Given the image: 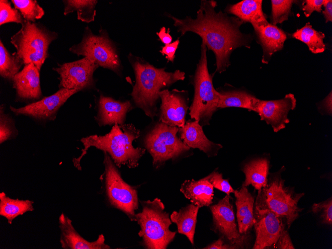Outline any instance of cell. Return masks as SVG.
Returning <instances> with one entry per match:
<instances>
[{
    "instance_id": "9a60e30c",
    "label": "cell",
    "mask_w": 332,
    "mask_h": 249,
    "mask_svg": "<svg viewBox=\"0 0 332 249\" xmlns=\"http://www.w3.org/2000/svg\"><path fill=\"white\" fill-rule=\"evenodd\" d=\"M296 99L294 94L289 93L282 99L274 100H259L255 109L261 120L271 125L273 131L277 132L284 129L290 120L289 111L294 109Z\"/></svg>"
},
{
    "instance_id": "44dd1931",
    "label": "cell",
    "mask_w": 332,
    "mask_h": 249,
    "mask_svg": "<svg viewBox=\"0 0 332 249\" xmlns=\"http://www.w3.org/2000/svg\"><path fill=\"white\" fill-rule=\"evenodd\" d=\"M234 193L236 198L235 204L239 231L242 235H248L254 223V197L247 187L243 185Z\"/></svg>"
},
{
    "instance_id": "9c48e42d",
    "label": "cell",
    "mask_w": 332,
    "mask_h": 249,
    "mask_svg": "<svg viewBox=\"0 0 332 249\" xmlns=\"http://www.w3.org/2000/svg\"><path fill=\"white\" fill-rule=\"evenodd\" d=\"M178 131L177 127L160 122L146 136L145 145L153 158V165L156 168L190 149L177 136Z\"/></svg>"
},
{
    "instance_id": "4fadbf2b",
    "label": "cell",
    "mask_w": 332,
    "mask_h": 249,
    "mask_svg": "<svg viewBox=\"0 0 332 249\" xmlns=\"http://www.w3.org/2000/svg\"><path fill=\"white\" fill-rule=\"evenodd\" d=\"M99 65L87 57L54 68L60 75V87L78 91L94 85L93 73Z\"/></svg>"
},
{
    "instance_id": "f1b7e54d",
    "label": "cell",
    "mask_w": 332,
    "mask_h": 249,
    "mask_svg": "<svg viewBox=\"0 0 332 249\" xmlns=\"http://www.w3.org/2000/svg\"><path fill=\"white\" fill-rule=\"evenodd\" d=\"M293 37L305 43L312 53H321L325 51L326 45L324 42L325 35L313 28L310 23H307L302 28L298 29L293 35Z\"/></svg>"
},
{
    "instance_id": "5b68a950",
    "label": "cell",
    "mask_w": 332,
    "mask_h": 249,
    "mask_svg": "<svg viewBox=\"0 0 332 249\" xmlns=\"http://www.w3.org/2000/svg\"><path fill=\"white\" fill-rule=\"evenodd\" d=\"M280 173L272 174L266 185L258 191L256 201L280 217L289 229L303 210L298 206L304 193H296L287 187Z\"/></svg>"
},
{
    "instance_id": "7402d4cb",
    "label": "cell",
    "mask_w": 332,
    "mask_h": 249,
    "mask_svg": "<svg viewBox=\"0 0 332 249\" xmlns=\"http://www.w3.org/2000/svg\"><path fill=\"white\" fill-rule=\"evenodd\" d=\"M261 0H244L228 6V12L243 21L250 22L253 28L267 25L269 23L262 9Z\"/></svg>"
},
{
    "instance_id": "30bf717a",
    "label": "cell",
    "mask_w": 332,
    "mask_h": 249,
    "mask_svg": "<svg viewBox=\"0 0 332 249\" xmlns=\"http://www.w3.org/2000/svg\"><path fill=\"white\" fill-rule=\"evenodd\" d=\"M104 154L105 186L109 201L131 221H135V212L139 206L137 191L123 180L110 156L106 153Z\"/></svg>"
},
{
    "instance_id": "4dcf8cb0",
    "label": "cell",
    "mask_w": 332,
    "mask_h": 249,
    "mask_svg": "<svg viewBox=\"0 0 332 249\" xmlns=\"http://www.w3.org/2000/svg\"><path fill=\"white\" fill-rule=\"evenodd\" d=\"M24 64L16 53L10 54L0 41V75L3 78L12 80Z\"/></svg>"
},
{
    "instance_id": "484cf974",
    "label": "cell",
    "mask_w": 332,
    "mask_h": 249,
    "mask_svg": "<svg viewBox=\"0 0 332 249\" xmlns=\"http://www.w3.org/2000/svg\"><path fill=\"white\" fill-rule=\"evenodd\" d=\"M199 208L192 203L181 208L178 211H173L170 216L171 221L176 224L178 232L185 235L192 245L194 244L197 216Z\"/></svg>"
},
{
    "instance_id": "1f68e13d",
    "label": "cell",
    "mask_w": 332,
    "mask_h": 249,
    "mask_svg": "<svg viewBox=\"0 0 332 249\" xmlns=\"http://www.w3.org/2000/svg\"><path fill=\"white\" fill-rule=\"evenodd\" d=\"M11 1L26 21L34 22L44 15L43 9L35 0H12Z\"/></svg>"
},
{
    "instance_id": "6da1fadb",
    "label": "cell",
    "mask_w": 332,
    "mask_h": 249,
    "mask_svg": "<svg viewBox=\"0 0 332 249\" xmlns=\"http://www.w3.org/2000/svg\"><path fill=\"white\" fill-rule=\"evenodd\" d=\"M214 0L201 1L195 18L186 17L179 19L168 14L174 21L177 31L184 35L192 32L199 35L206 47L215 54L216 70L219 73L230 65V57L235 49L242 46L250 47L251 37L240 31L244 23L237 17H230L221 10L216 12Z\"/></svg>"
},
{
    "instance_id": "8fae6325",
    "label": "cell",
    "mask_w": 332,
    "mask_h": 249,
    "mask_svg": "<svg viewBox=\"0 0 332 249\" xmlns=\"http://www.w3.org/2000/svg\"><path fill=\"white\" fill-rule=\"evenodd\" d=\"M213 218L212 230L218 233L231 249H243L247 241V235L240 233L235 221L230 195H226L217 204L210 207Z\"/></svg>"
},
{
    "instance_id": "ab89813d",
    "label": "cell",
    "mask_w": 332,
    "mask_h": 249,
    "mask_svg": "<svg viewBox=\"0 0 332 249\" xmlns=\"http://www.w3.org/2000/svg\"><path fill=\"white\" fill-rule=\"evenodd\" d=\"M179 44V39H177L172 43L163 47L161 50H160V52L163 55L166 56V58L168 61L173 62L175 58V53Z\"/></svg>"
},
{
    "instance_id": "ac0fdd59",
    "label": "cell",
    "mask_w": 332,
    "mask_h": 249,
    "mask_svg": "<svg viewBox=\"0 0 332 249\" xmlns=\"http://www.w3.org/2000/svg\"><path fill=\"white\" fill-rule=\"evenodd\" d=\"M17 96L22 99H37L42 94L39 70L32 63L25 65L13 78Z\"/></svg>"
},
{
    "instance_id": "3957f363",
    "label": "cell",
    "mask_w": 332,
    "mask_h": 249,
    "mask_svg": "<svg viewBox=\"0 0 332 249\" xmlns=\"http://www.w3.org/2000/svg\"><path fill=\"white\" fill-rule=\"evenodd\" d=\"M140 136V131L132 124L122 125L114 124L111 131L103 136L91 135L83 138L81 141L83 145L82 154L73 160L74 165L81 168L80 161L87 150L91 147L107 153L116 166H125L134 168L139 165V161L145 154L146 149L135 148L133 142Z\"/></svg>"
},
{
    "instance_id": "603a6c76",
    "label": "cell",
    "mask_w": 332,
    "mask_h": 249,
    "mask_svg": "<svg viewBox=\"0 0 332 249\" xmlns=\"http://www.w3.org/2000/svg\"><path fill=\"white\" fill-rule=\"evenodd\" d=\"M213 188L207 176L198 180H186L181 184L180 190L193 204L201 208L212 203Z\"/></svg>"
},
{
    "instance_id": "ba28073f",
    "label": "cell",
    "mask_w": 332,
    "mask_h": 249,
    "mask_svg": "<svg viewBox=\"0 0 332 249\" xmlns=\"http://www.w3.org/2000/svg\"><path fill=\"white\" fill-rule=\"evenodd\" d=\"M70 51L78 56L87 57L99 66L119 74L121 64L117 49L104 30L98 35L93 34L90 28H85L82 41L70 48Z\"/></svg>"
},
{
    "instance_id": "7a4b0ae2",
    "label": "cell",
    "mask_w": 332,
    "mask_h": 249,
    "mask_svg": "<svg viewBox=\"0 0 332 249\" xmlns=\"http://www.w3.org/2000/svg\"><path fill=\"white\" fill-rule=\"evenodd\" d=\"M128 58L136 77L135 84L131 93L133 100L137 107L153 118L157 114L156 105L162 89L178 81L184 80L185 73L178 70L167 72L164 68H157L131 53Z\"/></svg>"
},
{
    "instance_id": "277c9868",
    "label": "cell",
    "mask_w": 332,
    "mask_h": 249,
    "mask_svg": "<svg viewBox=\"0 0 332 249\" xmlns=\"http://www.w3.org/2000/svg\"><path fill=\"white\" fill-rule=\"evenodd\" d=\"M140 203L142 210L136 214L135 221L140 226L138 235L142 238L144 246L149 249H166L176 232L169 229L171 222L163 203L158 198Z\"/></svg>"
},
{
    "instance_id": "d4e9b609",
    "label": "cell",
    "mask_w": 332,
    "mask_h": 249,
    "mask_svg": "<svg viewBox=\"0 0 332 249\" xmlns=\"http://www.w3.org/2000/svg\"><path fill=\"white\" fill-rule=\"evenodd\" d=\"M269 162L266 158L253 160L245 164L242 170L245 174V180L243 186L251 185L259 191L265 187L268 181Z\"/></svg>"
},
{
    "instance_id": "b9f144b4",
    "label": "cell",
    "mask_w": 332,
    "mask_h": 249,
    "mask_svg": "<svg viewBox=\"0 0 332 249\" xmlns=\"http://www.w3.org/2000/svg\"><path fill=\"white\" fill-rule=\"evenodd\" d=\"M323 6L325 10L322 12L326 19V22L332 21V0H325Z\"/></svg>"
},
{
    "instance_id": "7bdbcfd3",
    "label": "cell",
    "mask_w": 332,
    "mask_h": 249,
    "mask_svg": "<svg viewBox=\"0 0 332 249\" xmlns=\"http://www.w3.org/2000/svg\"><path fill=\"white\" fill-rule=\"evenodd\" d=\"M224 241L222 238H220L217 241H215L214 243L211 245H208V246L205 247L203 249H223V245L224 244Z\"/></svg>"
},
{
    "instance_id": "60d3db41",
    "label": "cell",
    "mask_w": 332,
    "mask_h": 249,
    "mask_svg": "<svg viewBox=\"0 0 332 249\" xmlns=\"http://www.w3.org/2000/svg\"><path fill=\"white\" fill-rule=\"evenodd\" d=\"M157 35L159 37L160 40L165 45H168L171 43L172 41V37L169 34V29H166V27H163L161 28L160 31L157 33Z\"/></svg>"
},
{
    "instance_id": "d6a6232c",
    "label": "cell",
    "mask_w": 332,
    "mask_h": 249,
    "mask_svg": "<svg viewBox=\"0 0 332 249\" xmlns=\"http://www.w3.org/2000/svg\"><path fill=\"white\" fill-rule=\"evenodd\" d=\"M272 25H276L288 19L291 12L292 5L295 0H272Z\"/></svg>"
},
{
    "instance_id": "2e32d148",
    "label": "cell",
    "mask_w": 332,
    "mask_h": 249,
    "mask_svg": "<svg viewBox=\"0 0 332 249\" xmlns=\"http://www.w3.org/2000/svg\"><path fill=\"white\" fill-rule=\"evenodd\" d=\"M78 92L75 89L62 88L38 101L19 108L10 106V109L16 115H24L40 120L54 119L59 108L69 97Z\"/></svg>"
},
{
    "instance_id": "ffe728a7",
    "label": "cell",
    "mask_w": 332,
    "mask_h": 249,
    "mask_svg": "<svg viewBox=\"0 0 332 249\" xmlns=\"http://www.w3.org/2000/svg\"><path fill=\"white\" fill-rule=\"evenodd\" d=\"M132 108L129 101L121 102L101 95L98 101L96 120L100 125H123L126 114Z\"/></svg>"
},
{
    "instance_id": "7c38bea8",
    "label": "cell",
    "mask_w": 332,
    "mask_h": 249,
    "mask_svg": "<svg viewBox=\"0 0 332 249\" xmlns=\"http://www.w3.org/2000/svg\"><path fill=\"white\" fill-rule=\"evenodd\" d=\"M253 213L256 238L253 249L275 248L281 231L286 226L285 222L257 201H255Z\"/></svg>"
},
{
    "instance_id": "f35d334b",
    "label": "cell",
    "mask_w": 332,
    "mask_h": 249,
    "mask_svg": "<svg viewBox=\"0 0 332 249\" xmlns=\"http://www.w3.org/2000/svg\"><path fill=\"white\" fill-rule=\"evenodd\" d=\"M275 248L279 249H294L288 231L285 228L282 230L276 244Z\"/></svg>"
},
{
    "instance_id": "83f0119b",
    "label": "cell",
    "mask_w": 332,
    "mask_h": 249,
    "mask_svg": "<svg viewBox=\"0 0 332 249\" xmlns=\"http://www.w3.org/2000/svg\"><path fill=\"white\" fill-rule=\"evenodd\" d=\"M220 99L218 108L236 107L255 111L259 100L244 91L233 90L220 92Z\"/></svg>"
},
{
    "instance_id": "8d00e7d4",
    "label": "cell",
    "mask_w": 332,
    "mask_h": 249,
    "mask_svg": "<svg viewBox=\"0 0 332 249\" xmlns=\"http://www.w3.org/2000/svg\"><path fill=\"white\" fill-rule=\"evenodd\" d=\"M1 107V105L0 117V144L9 139L12 134L11 119L7 115L4 113L3 108Z\"/></svg>"
},
{
    "instance_id": "836d02e7",
    "label": "cell",
    "mask_w": 332,
    "mask_h": 249,
    "mask_svg": "<svg viewBox=\"0 0 332 249\" xmlns=\"http://www.w3.org/2000/svg\"><path fill=\"white\" fill-rule=\"evenodd\" d=\"M26 20L21 13L16 8H13L10 2L6 0H0V25L8 22L22 24Z\"/></svg>"
},
{
    "instance_id": "e575fe53",
    "label": "cell",
    "mask_w": 332,
    "mask_h": 249,
    "mask_svg": "<svg viewBox=\"0 0 332 249\" xmlns=\"http://www.w3.org/2000/svg\"><path fill=\"white\" fill-rule=\"evenodd\" d=\"M314 213L320 214L322 223L332 226V197L318 203L313 204L312 208Z\"/></svg>"
},
{
    "instance_id": "5bb4252c",
    "label": "cell",
    "mask_w": 332,
    "mask_h": 249,
    "mask_svg": "<svg viewBox=\"0 0 332 249\" xmlns=\"http://www.w3.org/2000/svg\"><path fill=\"white\" fill-rule=\"evenodd\" d=\"M161 99L160 121L166 125L181 128L185 123L188 98L185 91L163 89L159 93Z\"/></svg>"
},
{
    "instance_id": "4316f807",
    "label": "cell",
    "mask_w": 332,
    "mask_h": 249,
    "mask_svg": "<svg viewBox=\"0 0 332 249\" xmlns=\"http://www.w3.org/2000/svg\"><path fill=\"white\" fill-rule=\"evenodd\" d=\"M34 202L30 200L12 199L4 192L0 193V215L5 218L11 224L12 221L19 215L34 210Z\"/></svg>"
},
{
    "instance_id": "8992f818",
    "label": "cell",
    "mask_w": 332,
    "mask_h": 249,
    "mask_svg": "<svg viewBox=\"0 0 332 249\" xmlns=\"http://www.w3.org/2000/svg\"><path fill=\"white\" fill-rule=\"evenodd\" d=\"M57 37L56 33L39 23L25 21L21 29L11 36L10 42L24 65L32 63L40 71L48 57L49 45Z\"/></svg>"
},
{
    "instance_id": "cb8c5ba5",
    "label": "cell",
    "mask_w": 332,
    "mask_h": 249,
    "mask_svg": "<svg viewBox=\"0 0 332 249\" xmlns=\"http://www.w3.org/2000/svg\"><path fill=\"white\" fill-rule=\"evenodd\" d=\"M254 29L263 48L262 61L265 63L275 52L283 48L286 34L277 26L270 23Z\"/></svg>"
},
{
    "instance_id": "74e56055",
    "label": "cell",
    "mask_w": 332,
    "mask_h": 249,
    "mask_svg": "<svg viewBox=\"0 0 332 249\" xmlns=\"http://www.w3.org/2000/svg\"><path fill=\"white\" fill-rule=\"evenodd\" d=\"M325 0H306L303 6L305 15L309 17L313 11L320 12L322 10Z\"/></svg>"
},
{
    "instance_id": "e0dca14e",
    "label": "cell",
    "mask_w": 332,
    "mask_h": 249,
    "mask_svg": "<svg viewBox=\"0 0 332 249\" xmlns=\"http://www.w3.org/2000/svg\"><path fill=\"white\" fill-rule=\"evenodd\" d=\"M59 227L61 231L60 243L64 249H109L110 247L105 243L103 234L97 239L89 242L82 237L75 230L71 219L62 213L59 217Z\"/></svg>"
},
{
    "instance_id": "f546056e",
    "label": "cell",
    "mask_w": 332,
    "mask_h": 249,
    "mask_svg": "<svg viewBox=\"0 0 332 249\" xmlns=\"http://www.w3.org/2000/svg\"><path fill=\"white\" fill-rule=\"evenodd\" d=\"M63 1L65 5V15L77 11L78 19L82 21L88 23L94 20L95 7L97 0H67Z\"/></svg>"
},
{
    "instance_id": "d590c367",
    "label": "cell",
    "mask_w": 332,
    "mask_h": 249,
    "mask_svg": "<svg viewBox=\"0 0 332 249\" xmlns=\"http://www.w3.org/2000/svg\"><path fill=\"white\" fill-rule=\"evenodd\" d=\"M207 176L209 182L214 188L225 193L227 195L234 193L235 190L233 188L227 179H223L221 173L214 171Z\"/></svg>"
},
{
    "instance_id": "d6986e66",
    "label": "cell",
    "mask_w": 332,
    "mask_h": 249,
    "mask_svg": "<svg viewBox=\"0 0 332 249\" xmlns=\"http://www.w3.org/2000/svg\"><path fill=\"white\" fill-rule=\"evenodd\" d=\"M180 139L190 148H197L208 156H215L222 148L220 144L210 141L205 136L202 126L197 121L188 120L183 127L179 128Z\"/></svg>"
},
{
    "instance_id": "52a82bcc",
    "label": "cell",
    "mask_w": 332,
    "mask_h": 249,
    "mask_svg": "<svg viewBox=\"0 0 332 249\" xmlns=\"http://www.w3.org/2000/svg\"><path fill=\"white\" fill-rule=\"evenodd\" d=\"M207 47L202 42L201 56L194 78V95L190 107L191 118L201 125H208L213 113L218 109L220 92L214 87L212 77L207 67Z\"/></svg>"
}]
</instances>
